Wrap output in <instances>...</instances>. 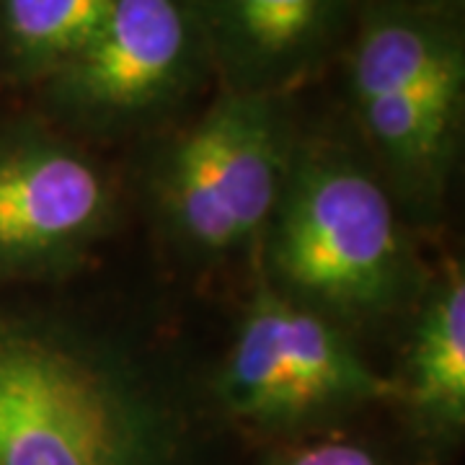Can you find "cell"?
I'll list each match as a JSON object with an SVG mask.
<instances>
[{"mask_svg": "<svg viewBox=\"0 0 465 465\" xmlns=\"http://www.w3.org/2000/svg\"><path fill=\"white\" fill-rule=\"evenodd\" d=\"M166 411L119 351L63 323L0 321V465H155Z\"/></svg>", "mask_w": 465, "mask_h": 465, "instance_id": "1", "label": "cell"}, {"mask_svg": "<svg viewBox=\"0 0 465 465\" xmlns=\"http://www.w3.org/2000/svg\"><path fill=\"white\" fill-rule=\"evenodd\" d=\"M295 166L274 210L277 274L339 311L391 305L406 282V249L385 192L344 155H302Z\"/></svg>", "mask_w": 465, "mask_h": 465, "instance_id": "2", "label": "cell"}, {"mask_svg": "<svg viewBox=\"0 0 465 465\" xmlns=\"http://www.w3.org/2000/svg\"><path fill=\"white\" fill-rule=\"evenodd\" d=\"M210 81L194 0H114L84 50L36 88L60 124L104 134L166 119Z\"/></svg>", "mask_w": 465, "mask_h": 465, "instance_id": "3", "label": "cell"}, {"mask_svg": "<svg viewBox=\"0 0 465 465\" xmlns=\"http://www.w3.org/2000/svg\"><path fill=\"white\" fill-rule=\"evenodd\" d=\"M290 163V99L220 91L168 150V217L194 249L243 246L274 215Z\"/></svg>", "mask_w": 465, "mask_h": 465, "instance_id": "4", "label": "cell"}, {"mask_svg": "<svg viewBox=\"0 0 465 465\" xmlns=\"http://www.w3.org/2000/svg\"><path fill=\"white\" fill-rule=\"evenodd\" d=\"M220 91L284 96L341 54L357 0H194Z\"/></svg>", "mask_w": 465, "mask_h": 465, "instance_id": "5", "label": "cell"}, {"mask_svg": "<svg viewBox=\"0 0 465 465\" xmlns=\"http://www.w3.org/2000/svg\"><path fill=\"white\" fill-rule=\"evenodd\" d=\"M106 207L99 171L60 140H29L0 155V259H45L73 249Z\"/></svg>", "mask_w": 465, "mask_h": 465, "instance_id": "6", "label": "cell"}, {"mask_svg": "<svg viewBox=\"0 0 465 465\" xmlns=\"http://www.w3.org/2000/svg\"><path fill=\"white\" fill-rule=\"evenodd\" d=\"M256 298L264 305L272 336L295 378L308 416L382 399L396 391L393 382L382 381L365 365V360L326 318L266 287L259 290Z\"/></svg>", "mask_w": 465, "mask_h": 465, "instance_id": "7", "label": "cell"}, {"mask_svg": "<svg viewBox=\"0 0 465 465\" xmlns=\"http://www.w3.org/2000/svg\"><path fill=\"white\" fill-rule=\"evenodd\" d=\"M465 88L434 85L416 96L388 94L351 101L354 116L381 158L409 179L445 166L463 116Z\"/></svg>", "mask_w": 465, "mask_h": 465, "instance_id": "8", "label": "cell"}, {"mask_svg": "<svg viewBox=\"0 0 465 465\" xmlns=\"http://www.w3.org/2000/svg\"><path fill=\"white\" fill-rule=\"evenodd\" d=\"M409 396L440 427H460L465 419V280L450 266L434 284L416 323L409 360Z\"/></svg>", "mask_w": 465, "mask_h": 465, "instance_id": "9", "label": "cell"}, {"mask_svg": "<svg viewBox=\"0 0 465 465\" xmlns=\"http://www.w3.org/2000/svg\"><path fill=\"white\" fill-rule=\"evenodd\" d=\"M114 0H0V70L39 85L88 45Z\"/></svg>", "mask_w": 465, "mask_h": 465, "instance_id": "10", "label": "cell"}, {"mask_svg": "<svg viewBox=\"0 0 465 465\" xmlns=\"http://www.w3.org/2000/svg\"><path fill=\"white\" fill-rule=\"evenodd\" d=\"M220 396L232 414L262 424H292L308 416L259 298L246 311L220 372Z\"/></svg>", "mask_w": 465, "mask_h": 465, "instance_id": "11", "label": "cell"}, {"mask_svg": "<svg viewBox=\"0 0 465 465\" xmlns=\"http://www.w3.org/2000/svg\"><path fill=\"white\" fill-rule=\"evenodd\" d=\"M272 465H381L378 458L354 442H318L290 450Z\"/></svg>", "mask_w": 465, "mask_h": 465, "instance_id": "12", "label": "cell"}, {"mask_svg": "<svg viewBox=\"0 0 465 465\" xmlns=\"http://www.w3.org/2000/svg\"><path fill=\"white\" fill-rule=\"evenodd\" d=\"M382 3H396L416 11H430V14H442V16H455L463 11L465 0H382Z\"/></svg>", "mask_w": 465, "mask_h": 465, "instance_id": "13", "label": "cell"}]
</instances>
